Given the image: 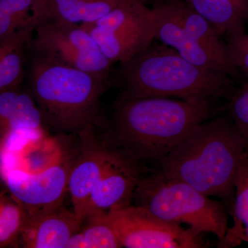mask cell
I'll use <instances>...</instances> for the list:
<instances>
[{
  "instance_id": "obj_4",
  "label": "cell",
  "mask_w": 248,
  "mask_h": 248,
  "mask_svg": "<svg viewBox=\"0 0 248 248\" xmlns=\"http://www.w3.org/2000/svg\"><path fill=\"white\" fill-rule=\"evenodd\" d=\"M30 93L45 126L59 134H79L99 117L108 78L36 55L31 63Z\"/></svg>"
},
{
  "instance_id": "obj_19",
  "label": "cell",
  "mask_w": 248,
  "mask_h": 248,
  "mask_svg": "<svg viewBox=\"0 0 248 248\" xmlns=\"http://www.w3.org/2000/svg\"><path fill=\"white\" fill-rule=\"evenodd\" d=\"M164 4L189 35L217 55L231 60L228 47L221 40V36L205 18L194 11L184 0H172Z\"/></svg>"
},
{
  "instance_id": "obj_15",
  "label": "cell",
  "mask_w": 248,
  "mask_h": 248,
  "mask_svg": "<svg viewBox=\"0 0 248 248\" xmlns=\"http://www.w3.org/2000/svg\"><path fill=\"white\" fill-rule=\"evenodd\" d=\"M227 39L244 35L248 0H184Z\"/></svg>"
},
{
  "instance_id": "obj_11",
  "label": "cell",
  "mask_w": 248,
  "mask_h": 248,
  "mask_svg": "<svg viewBox=\"0 0 248 248\" xmlns=\"http://www.w3.org/2000/svg\"><path fill=\"white\" fill-rule=\"evenodd\" d=\"M155 26V40L174 49L179 55L196 66L210 71L231 75L236 68L231 60L217 55L189 35L173 17L164 3L152 9Z\"/></svg>"
},
{
  "instance_id": "obj_9",
  "label": "cell",
  "mask_w": 248,
  "mask_h": 248,
  "mask_svg": "<svg viewBox=\"0 0 248 248\" xmlns=\"http://www.w3.org/2000/svg\"><path fill=\"white\" fill-rule=\"evenodd\" d=\"M78 135L80 145L70 173L68 192L73 212L83 223L91 194L115 156L117 149L105 141L94 124Z\"/></svg>"
},
{
  "instance_id": "obj_6",
  "label": "cell",
  "mask_w": 248,
  "mask_h": 248,
  "mask_svg": "<svg viewBox=\"0 0 248 248\" xmlns=\"http://www.w3.org/2000/svg\"><path fill=\"white\" fill-rule=\"evenodd\" d=\"M133 205L174 224H186L198 234L223 239L228 228V209L193 187L166 175L159 169L142 173L134 192Z\"/></svg>"
},
{
  "instance_id": "obj_3",
  "label": "cell",
  "mask_w": 248,
  "mask_h": 248,
  "mask_svg": "<svg viewBox=\"0 0 248 248\" xmlns=\"http://www.w3.org/2000/svg\"><path fill=\"white\" fill-rule=\"evenodd\" d=\"M232 84L229 75L196 66L163 44H152L120 63L116 75L120 98H174L212 104L229 95Z\"/></svg>"
},
{
  "instance_id": "obj_2",
  "label": "cell",
  "mask_w": 248,
  "mask_h": 248,
  "mask_svg": "<svg viewBox=\"0 0 248 248\" xmlns=\"http://www.w3.org/2000/svg\"><path fill=\"white\" fill-rule=\"evenodd\" d=\"M246 153L244 140L227 113L194 127L158 169L208 197H217L229 212L238 169Z\"/></svg>"
},
{
  "instance_id": "obj_13",
  "label": "cell",
  "mask_w": 248,
  "mask_h": 248,
  "mask_svg": "<svg viewBox=\"0 0 248 248\" xmlns=\"http://www.w3.org/2000/svg\"><path fill=\"white\" fill-rule=\"evenodd\" d=\"M43 117L31 93L19 89L0 92L1 138L8 134L36 141L45 138Z\"/></svg>"
},
{
  "instance_id": "obj_24",
  "label": "cell",
  "mask_w": 248,
  "mask_h": 248,
  "mask_svg": "<svg viewBox=\"0 0 248 248\" xmlns=\"http://www.w3.org/2000/svg\"><path fill=\"white\" fill-rule=\"evenodd\" d=\"M228 55L233 66L239 68L248 76V35L227 39Z\"/></svg>"
},
{
  "instance_id": "obj_7",
  "label": "cell",
  "mask_w": 248,
  "mask_h": 248,
  "mask_svg": "<svg viewBox=\"0 0 248 248\" xmlns=\"http://www.w3.org/2000/svg\"><path fill=\"white\" fill-rule=\"evenodd\" d=\"M35 32L32 46L36 55L109 79L112 63L81 25L51 20Z\"/></svg>"
},
{
  "instance_id": "obj_14",
  "label": "cell",
  "mask_w": 248,
  "mask_h": 248,
  "mask_svg": "<svg viewBox=\"0 0 248 248\" xmlns=\"http://www.w3.org/2000/svg\"><path fill=\"white\" fill-rule=\"evenodd\" d=\"M82 222L74 212L63 206L45 215L29 218L19 241L25 248H65Z\"/></svg>"
},
{
  "instance_id": "obj_22",
  "label": "cell",
  "mask_w": 248,
  "mask_h": 248,
  "mask_svg": "<svg viewBox=\"0 0 248 248\" xmlns=\"http://www.w3.org/2000/svg\"><path fill=\"white\" fill-rule=\"evenodd\" d=\"M29 216L22 204L8 191L0 197V248L19 247Z\"/></svg>"
},
{
  "instance_id": "obj_12",
  "label": "cell",
  "mask_w": 248,
  "mask_h": 248,
  "mask_svg": "<svg viewBox=\"0 0 248 248\" xmlns=\"http://www.w3.org/2000/svg\"><path fill=\"white\" fill-rule=\"evenodd\" d=\"M93 37L102 53L111 62L128 61L148 48L155 40V26L152 9L144 22L120 31H109L94 24H81Z\"/></svg>"
},
{
  "instance_id": "obj_18",
  "label": "cell",
  "mask_w": 248,
  "mask_h": 248,
  "mask_svg": "<svg viewBox=\"0 0 248 248\" xmlns=\"http://www.w3.org/2000/svg\"><path fill=\"white\" fill-rule=\"evenodd\" d=\"M232 224L218 247L231 248L248 243V156L246 153L240 162L236 179L234 203L229 210Z\"/></svg>"
},
{
  "instance_id": "obj_5",
  "label": "cell",
  "mask_w": 248,
  "mask_h": 248,
  "mask_svg": "<svg viewBox=\"0 0 248 248\" xmlns=\"http://www.w3.org/2000/svg\"><path fill=\"white\" fill-rule=\"evenodd\" d=\"M55 138H43L7 152L2 176L8 190L32 218L63 206L77 155Z\"/></svg>"
},
{
  "instance_id": "obj_21",
  "label": "cell",
  "mask_w": 248,
  "mask_h": 248,
  "mask_svg": "<svg viewBox=\"0 0 248 248\" xmlns=\"http://www.w3.org/2000/svg\"><path fill=\"white\" fill-rule=\"evenodd\" d=\"M66 248H122L118 234L108 214H94L85 218L79 231L72 236Z\"/></svg>"
},
{
  "instance_id": "obj_8",
  "label": "cell",
  "mask_w": 248,
  "mask_h": 248,
  "mask_svg": "<svg viewBox=\"0 0 248 248\" xmlns=\"http://www.w3.org/2000/svg\"><path fill=\"white\" fill-rule=\"evenodd\" d=\"M122 248H201L203 234L158 218L145 209L131 205L108 214Z\"/></svg>"
},
{
  "instance_id": "obj_10",
  "label": "cell",
  "mask_w": 248,
  "mask_h": 248,
  "mask_svg": "<svg viewBox=\"0 0 248 248\" xmlns=\"http://www.w3.org/2000/svg\"><path fill=\"white\" fill-rule=\"evenodd\" d=\"M116 149L115 156L91 194L86 217L133 205L135 188L147 169L131 155Z\"/></svg>"
},
{
  "instance_id": "obj_16",
  "label": "cell",
  "mask_w": 248,
  "mask_h": 248,
  "mask_svg": "<svg viewBox=\"0 0 248 248\" xmlns=\"http://www.w3.org/2000/svg\"><path fill=\"white\" fill-rule=\"evenodd\" d=\"M51 20L45 0H0V40Z\"/></svg>"
},
{
  "instance_id": "obj_25",
  "label": "cell",
  "mask_w": 248,
  "mask_h": 248,
  "mask_svg": "<svg viewBox=\"0 0 248 248\" xmlns=\"http://www.w3.org/2000/svg\"></svg>"
},
{
  "instance_id": "obj_17",
  "label": "cell",
  "mask_w": 248,
  "mask_h": 248,
  "mask_svg": "<svg viewBox=\"0 0 248 248\" xmlns=\"http://www.w3.org/2000/svg\"><path fill=\"white\" fill-rule=\"evenodd\" d=\"M35 30L22 29L0 40V92L19 89L22 84L26 47Z\"/></svg>"
},
{
  "instance_id": "obj_1",
  "label": "cell",
  "mask_w": 248,
  "mask_h": 248,
  "mask_svg": "<svg viewBox=\"0 0 248 248\" xmlns=\"http://www.w3.org/2000/svg\"><path fill=\"white\" fill-rule=\"evenodd\" d=\"M213 113L211 104L174 98L120 97L104 123L94 124L111 146L131 155L146 169H158L187 134Z\"/></svg>"
},
{
  "instance_id": "obj_20",
  "label": "cell",
  "mask_w": 248,
  "mask_h": 248,
  "mask_svg": "<svg viewBox=\"0 0 248 248\" xmlns=\"http://www.w3.org/2000/svg\"><path fill=\"white\" fill-rule=\"evenodd\" d=\"M124 0H45L53 20L93 24L117 7Z\"/></svg>"
},
{
  "instance_id": "obj_23",
  "label": "cell",
  "mask_w": 248,
  "mask_h": 248,
  "mask_svg": "<svg viewBox=\"0 0 248 248\" xmlns=\"http://www.w3.org/2000/svg\"><path fill=\"white\" fill-rule=\"evenodd\" d=\"M228 114L244 140L248 156V84L229 94Z\"/></svg>"
}]
</instances>
